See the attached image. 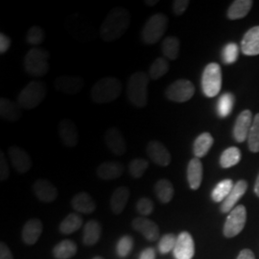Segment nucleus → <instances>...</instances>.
<instances>
[{
	"instance_id": "1",
	"label": "nucleus",
	"mask_w": 259,
	"mask_h": 259,
	"mask_svg": "<svg viewBox=\"0 0 259 259\" xmlns=\"http://www.w3.org/2000/svg\"><path fill=\"white\" fill-rule=\"evenodd\" d=\"M131 22L129 11L122 7L111 9L100 26V37L105 42H111L122 37Z\"/></svg>"
},
{
	"instance_id": "2",
	"label": "nucleus",
	"mask_w": 259,
	"mask_h": 259,
	"mask_svg": "<svg viewBox=\"0 0 259 259\" xmlns=\"http://www.w3.org/2000/svg\"><path fill=\"white\" fill-rule=\"evenodd\" d=\"M122 83L114 77H105L94 83L91 91L92 100L95 104H107L120 96Z\"/></svg>"
},
{
	"instance_id": "3",
	"label": "nucleus",
	"mask_w": 259,
	"mask_h": 259,
	"mask_svg": "<svg viewBox=\"0 0 259 259\" xmlns=\"http://www.w3.org/2000/svg\"><path fill=\"white\" fill-rule=\"evenodd\" d=\"M149 82L150 77L144 71H137L130 77L127 96L134 106L143 108L148 104Z\"/></svg>"
},
{
	"instance_id": "4",
	"label": "nucleus",
	"mask_w": 259,
	"mask_h": 259,
	"mask_svg": "<svg viewBox=\"0 0 259 259\" xmlns=\"http://www.w3.org/2000/svg\"><path fill=\"white\" fill-rule=\"evenodd\" d=\"M50 53L47 49L32 48L24 58V68L28 74L35 78H40L47 74L49 69L48 60Z\"/></svg>"
},
{
	"instance_id": "5",
	"label": "nucleus",
	"mask_w": 259,
	"mask_h": 259,
	"mask_svg": "<svg viewBox=\"0 0 259 259\" xmlns=\"http://www.w3.org/2000/svg\"><path fill=\"white\" fill-rule=\"evenodd\" d=\"M47 85L40 81H32L19 93L18 104L24 110H33L44 101Z\"/></svg>"
},
{
	"instance_id": "6",
	"label": "nucleus",
	"mask_w": 259,
	"mask_h": 259,
	"mask_svg": "<svg viewBox=\"0 0 259 259\" xmlns=\"http://www.w3.org/2000/svg\"><path fill=\"white\" fill-rule=\"evenodd\" d=\"M168 25V18L163 14H156L149 18L141 30V39L147 45H155L164 35Z\"/></svg>"
},
{
	"instance_id": "7",
	"label": "nucleus",
	"mask_w": 259,
	"mask_h": 259,
	"mask_svg": "<svg viewBox=\"0 0 259 259\" xmlns=\"http://www.w3.org/2000/svg\"><path fill=\"white\" fill-rule=\"evenodd\" d=\"M222 88V70L216 63H210L205 66L202 75V91L206 97L217 96Z\"/></svg>"
},
{
	"instance_id": "8",
	"label": "nucleus",
	"mask_w": 259,
	"mask_h": 259,
	"mask_svg": "<svg viewBox=\"0 0 259 259\" xmlns=\"http://www.w3.org/2000/svg\"><path fill=\"white\" fill-rule=\"evenodd\" d=\"M247 220V210L244 205L235 206L228 215L224 225V235L232 238L238 235L244 229Z\"/></svg>"
},
{
	"instance_id": "9",
	"label": "nucleus",
	"mask_w": 259,
	"mask_h": 259,
	"mask_svg": "<svg viewBox=\"0 0 259 259\" xmlns=\"http://www.w3.org/2000/svg\"><path fill=\"white\" fill-rule=\"evenodd\" d=\"M194 93V84L189 80L181 79L168 85L165 91V96L173 102L184 103L190 100Z\"/></svg>"
},
{
	"instance_id": "10",
	"label": "nucleus",
	"mask_w": 259,
	"mask_h": 259,
	"mask_svg": "<svg viewBox=\"0 0 259 259\" xmlns=\"http://www.w3.org/2000/svg\"><path fill=\"white\" fill-rule=\"evenodd\" d=\"M173 253L176 259L193 258L195 254L194 240L189 232H183L179 234Z\"/></svg>"
},
{
	"instance_id": "11",
	"label": "nucleus",
	"mask_w": 259,
	"mask_h": 259,
	"mask_svg": "<svg viewBox=\"0 0 259 259\" xmlns=\"http://www.w3.org/2000/svg\"><path fill=\"white\" fill-rule=\"evenodd\" d=\"M146 153L150 159L159 166H168L172 159L168 149L158 140H152L149 142Z\"/></svg>"
},
{
	"instance_id": "12",
	"label": "nucleus",
	"mask_w": 259,
	"mask_h": 259,
	"mask_svg": "<svg viewBox=\"0 0 259 259\" xmlns=\"http://www.w3.org/2000/svg\"><path fill=\"white\" fill-rule=\"evenodd\" d=\"M59 137L63 144L67 147H74L79 141V132L73 121L64 118L58 125Z\"/></svg>"
},
{
	"instance_id": "13",
	"label": "nucleus",
	"mask_w": 259,
	"mask_h": 259,
	"mask_svg": "<svg viewBox=\"0 0 259 259\" xmlns=\"http://www.w3.org/2000/svg\"><path fill=\"white\" fill-rule=\"evenodd\" d=\"M10 160L15 170L19 174L27 173L32 167V159L27 152L17 146H12L8 150Z\"/></svg>"
},
{
	"instance_id": "14",
	"label": "nucleus",
	"mask_w": 259,
	"mask_h": 259,
	"mask_svg": "<svg viewBox=\"0 0 259 259\" xmlns=\"http://www.w3.org/2000/svg\"><path fill=\"white\" fill-rule=\"evenodd\" d=\"M104 139L108 148L110 149L111 153H113L114 155L122 156L126 153L127 145L120 130L115 127L109 128L105 133Z\"/></svg>"
},
{
	"instance_id": "15",
	"label": "nucleus",
	"mask_w": 259,
	"mask_h": 259,
	"mask_svg": "<svg viewBox=\"0 0 259 259\" xmlns=\"http://www.w3.org/2000/svg\"><path fill=\"white\" fill-rule=\"evenodd\" d=\"M132 227L141 233L148 241H157L159 237V228L156 223L146 217H138L133 220Z\"/></svg>"
},
{
	"instance_id": "16",
	"label": "nucleus",
	"mask_w": 259,
	"mask_h": 259,
	"mask_svg": "<svg viewBox=\"0 0 259 259\" xmlns=\"http://www.w3.org/2000/svg\"><path fill=\"white\" fill-rule=\"evenodd\" d=\"M252 121L251 111L249 110L242 111L238 115L233 127V138L237 142L241 143L248 139Z\"/></svg>"
},
{
	"instance_id": "17",
	"label": "nucleus",
	"mask_w": 259,
	"mask_h": 259,
	"mask_svg": "<svg viewBox=\"0 0 259 259\" xmlns=\"http://www.w3.org/2000/svg\"><path fill=\"white\" fill-rule=\"evenodd\" d=\"M84 82L78 76H61L56 79L55 89L61 93L74 95L83 90Z\"/></svg>"
},
{
	"instance_id": "18",
	"label": "nucleus",
	"mask_w": 259,
	"mask_h": 259,
	"mask_svg": "<svg viewBox=\"0 0 259 259\" xmlns=\"http://www.w3.org/2000/svg\"><path fill=\"white\" fill-rule=\"evenodd\" d=\"M33 192L42 203H52L58 197V189L47 180H37L33 185Z\"/></svg>"
},
{
	"instance_id": "19",
	"label": "nucleus",
	"mask_w": 259,
	"mask_h": 259,
	"mask_svg": "<svg viewBox=\"0 0 259 259\" xmlns=\"http://www.w3.org/2000/svg\"><path fill=\"white\" fill-rule=\"evenodd\" d=\"M42 228L44 225L39 219L33 218L28 220L21 232V238L23 242L30 246L35 245L41 235Z\"/></svg>"
},
{
	"instance_id": "20",
	"label": "nucleus",
	"mask_w": 259,
	"mask_h": 259,
	"mask_svg": "<svg viewBox=\"0 0 259 259\" xmlns=\"http://www.w3.org/2000/svg\"><path fill=\"white\" fill-rule=\"evenodd\" d=\"M247 189H248V183L244 180L238 181L233 186L231 193L223 202L221 211L223 213L231 212L235 207V204H237V202L243 197V195L246 193Z\"/></svg>"
},
{
	"instance_id": "21",
	"label": "nucleus",
	"mask_w": 259,
	"mask_h": 259,
	"mask_svg": "<svg viewBox=\"0 0 259 259\" xmlns=\"http://www.w3.org/2000/svg\"><path fill=\"white\" fill-rule=\"evenodd\" d=\"M241 50L247 56L259 55V26L250 28L241 41Z\"/></svg>"
},
{
	"instance_id": "22",
	"label": "nucleus",
	"mask_w": 259,
	"mask_h": 259,
	"mask_svg": "<svg viewBox=\"0 0 259 259\" xmlns=\"http://www.w3.org/2000/svg\"><path fill=\"white\" fill-rule=\"evenodd\" d=\"M124 170V165L119 161H106L97 167L96 174L101 180L112 181L120 178Z\"/></svg>"
},
{
	"instance_id": "23",
	"label": "nucleus",
	"mask_w": 259,
	"mask_h": 259,
	"mask_svg": "<svg viewBox=\"0 0 259 259\" xmlns=\"http://www.w3.org/2000/svg\"><path fill=\"white\" fill-rule=\"evenodd\" d=\"M203 173H204V169L200 158L198 157L192 158L187 165V172H186L187 182L192 190H197L200 188L203 181Z\"/></svg>"
},
{
	"instance_id": "24",
	"label": "nucleus",
	"mask_w": 259,
	"mask_h": 259,
	"mask_svg": "<svg viewBox=\"0 0 259 259\" xmlns=\"http://www.w3.org/2000/svg\"><path fill=\"white\" fill-rule=\"evenodd\" d=\"M130 189L126 186L117 187L111 197V209L113 214L119 215L124 211L129 201Z\"/></svg>"
},
{
	"instance_id": "25",
	"label": "nucleus",
	"mask_w": 259,
	"mask_h": 259,
	"mask_svg": "<svg viewBox=\"0 0 259 259\" xmlns=\"http://www.w3.org/2000/svg\"><path fill=\"white\" fill-rule=\"evenodd\" d=\"M71 206L75 211L83 214H92L96 209V204L93 197L87 192L75 195L71 200Z\"/></svg>"
},
{
	"instance_id": "26",
	"label": "nucleus",
	"mask_w": 259,
	"mask_h": 259,
	"mask_svg": "<svg viewBox=\"0 0 259 259\" xmlns=\"http://www.w3.org/2000/svg\"><path fill=\"white\" fill-rule=\"evenodd\" d=\"M21 107L7 98L0 99V116L4 120L17 122L21 117Z\"/></svg>"
},
{
	"instance_id": "27",
	"label": "nucleus",
	"mask_w": 259,
	"mask_h": 259,
	"mask_svg": "<svg viewBox=\"0 0 259 259\" xmlns=\"http://www.w3.org/2000/svg\"><path fill=\"white\" fill-rule=\"evenodd\" d=\"M102 227L96 220H90L83 227V243L85 246H94L101 237Z\"/></svg>"
},
{
	"instance_id": "28",
	"label": "nucleus",
	"mask_w": 259,
	"mask_h": 259,
	"mask_svg": "<svg viewBox=\"0 0 259 259\" xmlns=\"http://www.w3.org/2000/svg\"><path fill=\"white\" fill-rule=\"evenodd\" d=\"M155 194L162 204H168L174 197V186L167 179H161L157 181L154 187Z\"/></svg>"
},
{
	"instance_id": "29",
	"label": "nucleus",
	"mask_w": 259,
	"mask_h": 259,
	"mask_svg": "<svg viewBox=\"0 0 259 259\" xmlns=\"http://www.w3.org/2000/svg\"><path fill=\"white\" fill-rule=\"evenodd\" d=\"M253 2L251 0H236L233 1L228 10V18L231 20L240 19L245 18L251 7Z\"/></svg>"
},
{
	"instance_id": "30",
	"label": "nucleus",
	"mask_w": 259,
	"mask_h": 259,
	"mask_svg": "<svg viewBox=\"0 0 259 259\" xmlns=\"http://www.w3.org/2000/svg\"><path fill=\"white\" fill-rule=\"evenodd\" d=\"M77 250V245L74 241L65 239L59 242L52 252L56 259H69L74 256Z\"/></svg>"
},
{
	"instance_id": "31",
	"label": "nucleus",
	"mask_w": 259,
	"mask_h": 259,
	"mask_svg": "<svg viewBox=\"0 0 259 259\" xmlns=\"http://www.w3.org/2000/svg\"><path fill=\"white\" fill-rule=\"evenodd\" d=\"M212 136L209 133H203L197 139H195L193 144V154L195 157H203L208 153V151L212 147Z\"/></svg>"
},
{
	"instance_id": "32",
	"label": "nucleus",
	"mask_w": 259,
	"mask_h": 259,
	"mask_svg": "<svg viewBox=\"0 0 259 259\" xmlns=\"http://www.w3.org/2000/svg\"><path fill=\"white\" fill-rule=\"evenodd\" d=\"M82 225L83 218L77 213H70L61 222L59 230L64 234H71L80 230Z\"/></svg>"
},
{
	"instance_id": "33",
	"label": "nucleus",
	"mask_w": 259,
	"mask_h": 259,
	"mask_svg": "<svg viewBox=\"0 0 259 259\" xmlns=\"http://www.w3.org/2000/svg\"><path fill=\"white\" fill-rule=\"evenodd\" d=\"M233 182L230 179L224 180L222 182H220L218 185L215 186V188L213 189L212 193H211V198L213 201L216 203H220L224 202L226 200V198L231 193L232 188H233Z\"/></svg>"
},
{
	"instance_id": "34",
	"label": "nucleus",
	"mask_w": 259,
	"mask_h": 259,
	"mask_svg": "<svg viewBox=\"0 0 259 259\" xmlns=\"http://www.w3.org/2000/svg\"><path fill=\"white\" fill-rule=\"evenodd\" d=\"M241 160V152L237 147L226 149L220 157V165L223 168H231L239 163Z\"/></svg>"
},
{
	"instance_id": "35",
	"label": "nucleus",
	"mask_w": 259,
	"mask_h": 259,
	"mask_svg": "<svg viewBox=\"0 0 259 259\" xmlns=\"http://www.w3.org/2000/svg\"><path fill=\"white\" fill-rule=\"evenodd\" d=\"M161 50L169 60H176L180 54V40L176 37H167L163 39Z\"/></svg>"
},
{
	"instance_id": "36",
	"label": "nucleus",
	"mask_w": 259,
	"mask_h": 259,
	"mask_svg": "<svg viewBox=\"0 0 259 259\" xmlns=\"http://www.w3.org/2000/svg\"><path fill=\"white\" fill-rule=\"evenodd\" d=\"M235 98L231 93H224L218 100L217 112L221 118H225L232 113Z\"/></svg>"
},
{
	"instance_id": "37",
	"label": "nucleus",
	"mask_w": 259,
	"mask_h": 259,
	"mask_svg": "<svg viewBox=\"0 0 259 259\" xmlns=\"http://www.w3.org/2000/svg\"><path fill=\"white\" fill-rule=\"evenodd\" d=\"M169 70V63L165 58H157L149 68V77L152 80H157L166 74Z\"/></svg>"
},
{
	"instance_id": "38",
	"label": "nucleus",
	"mask_w": 259,
	"mask_h": 259,
	"mask_svg": "<svg viewBox=\"0 0 259 259\" xmlns=\"http://www.w3.org/2000/svg\"><path fill=\"white\" fill-rule=\"evenodd\" d=\"M248 145L250 152H259V113L254 116L250 127V134L248 137Z\"/></svg>"
},
{
	"instance_id": "39",
	"label": "nucleus",
	"mask_w": 259,
	"mask_h": 259,
	"mask_svg": "<svg viewBox=\"0 0 259 259\" xmlns=\"http://www.w3.org/2000/svg\"><path fill=\"white\" fill-rule=\"evenodd\" d=\"M148 167V160L144 158H135L130 162V174L134 179H139L144 175Z\"/></svg>"
},
{
	"instance_id": "40",
	"label": "nucleus",
	"mask_w": 259,
	"mask_h": 259,
	"mask_svg": "<svg viewBox=\"0 0 259 259\" xmlns=\"http://www.w3.org/2000/svg\"><path fill=\"white\" fill-rule=\"evenodd\" d=\"M45 38H46V34L42 28L35 25L28 30L26 40L30 46H33V47L39 46L45 41Z\"/></svg>"
},
{
	"instance_id": "41",
	"label": "nucleus",
	"mask_w": 259,
	"mask_h": 259,
	"mask_svg": "<svg viewBox=\"0 0 259 259\" xmlns=\"http://www.w3.org/2000/svg\"><path fill=\"white\" fill-rule=\"evenodd\" d=\"M238 55H239V50H238L237 45L233 42L228 44L223 49V62L226 65H232L237 61Z\"/></svg>"
},
{
	"instance_id": "42",
	"label": "nucleus",
	"mask_w": 259,
	"mask_h": 259,
	"mask_svg": "<svg viewBox=\"0 0 259 259\" xmlns=\"http://www.w3.org/2000/svg\"><path fill=\"white\" fill-rule=\"evenodd\" d=\"M134 247V239L130 235L122 236L116 245V252L120 257H126L130 254Z\"/></svg>"
},
{
	"instance_id": "43",
	"label": "nucleus",
	"mask_w": 259,
	"mask_h": 259,
	"mask_svg": "<svg viewBox=\"0 0 259 259\" xmlns=\"http://www.w3.org/2000/svg\"><path fill=\"white\" fill-rule=\"evenodd\" d=\"M177 237L172 234L168 233L163 235L160 240L158 242V250L161 254H165L170 252L171 250H174L175 245H176Z\"/></svg>"
},
{
	"instance_id": "44",
	"label": "nucleus",
	"mask_w": 259,
	"mask_h": 259,
	"mask_svg": "<svg viewBox=\"0 0 259 259\" xmlns=\"http://www.w3.org/2000/svg\"><path fill=\"white\" fill-rule=\"evenodd\" d=\"M137 210L138 212L143 216H149L154 211V203L149 198L143 197L140 198L137 203Z\"/></svg>"
},
{
	"instance_id": "45",
	"label": "nucleus",
	"mask_w": 259,
	"mask_h": 259,
	"mask_svg": "<svg viewBox=\"0 0 259 259\" xmlns=\"http://www.w3.org/2000/svg\"><path fill=\"white\" fill-rule=\"evenodd\" d=\"M10 176L9 166L6 160V157L4 156V153L0 152V181L4 182Z\"/></svg>"
},
{
	"instance_id": "46",
	"label": "nucleus",
	"mask_w": 259,
	"mask_h": 259,
	"mask_svg": "<svg viewBox=\"0 0 259 259\" xmlns=\"http://www.w3.org/2000/svg\"><path fill=\"white\" fill-rule=\"evenodd\" d=\"M188 0H175L173 2V11L176 16H182L189 6Z\"/></svg>"
},
{
	"instance_id": "47",
	"label": "nucleus",
	"mask_w": 259,
	"mask_h": 259,
	"mask_svg": "<svg viewBox=\"0 0 259 259\" xmlns=\"http://www.w3.org/2000/svg\"><path fill=\"white\" fill-rule=\"evenodd\" d=\"M10 47H11V39L6 34L1 33L0 34V54L1 55L5 54L9 50Z\"/></svg>"
},
{
	"instance_id": "48",
	"label": "nucleus",
	"mask_w": 259,
	"mask_h": 259,
	"mask_svg": "<svg viewBox=\"0 0 259 259\" xmlns=\"http://www.w3.org/2000/svg\"><path fill=\"white\" fill-rule=\"evenodd\" d=\"M0 259H14L9 247L4 242L0 244Z\"/></svg>"
},
{
	"instance_id": "49",
	"label": "nucleus",
	"mask_w": 259,
	"mask_h": 259,
	"mask_svg": "<svg viewBox=\"0 0 259 259\" xmlns=\"http://www.w3.org/2000/svg\"><path fill=\"white\" fill-rule=\"evenodd\" d=\"M156 258V251L153 248H147L141 251L139 259H155Z\"/></svg>"
},
{
	"instance_id": "50",
	"label": "nucleus",
	"mask_w": 259,
	"mask_h": 259,
	"mask_svg": "<svg viewBox=\"0 0 259 259\" xmlns=\"http://www.w3.org/2000/svg\"><path fill=\"white\" fill-rule=\"evenodd\" d=\"M237 259H255V256L251 250L246 249L241 250Z\"/></svg>"
},
{
	"instance_id": "51",
	"label": "nucleus",
	"mask_w": 259,
	"mask_h": 259,
	"mask_svg": "<svg viewBox=\"0 0 259 259\" xmlns=\"http://www.w3.org/2000/svg\"><path fill=\"white\" fill-rule=\"evenodd\" d=\"M158 3V0H145L144 4H146L149 7H153Z\"/></svg>"
},
{
	"instance_id": "52",
	"label": "nucleus",
	"mask_w": 259,
	"mask_h": 259,
	"mask_svg": "<svg viewBox=\"0 0 259 259\" xmlns=\"http://www.w3.org/2000/svg\"><path fill=\"white\" fill-rule=\"evenodd\" d=\"M254 192L256 196L259 197V174L257 179H256V182H255V185H254Z\"/></svg>"
},
{
	"instance_id": "53",
	"label": "nucleus",
	"mask_w": 259,
	"mask_h": 259,
	"mask_svg": "<svg viewBox=\"0 0 259 259\" xmlns=\"http://www.w3.org/2000/svg\"><path fill=\"white\" fill-rule=\"evenodd\" d=\"M93 259H104L103 257H101V256H95L94 258Z\"/></svg>"
}]
</instances>
